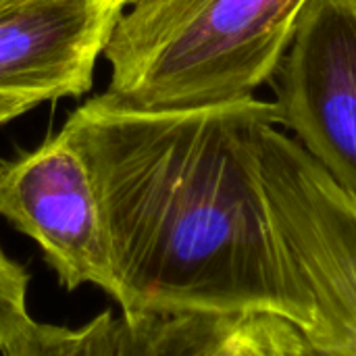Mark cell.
<instances>
[{
    "instance_id": "cell-1",
    "label": "cell",
    "mask_w": 356,
    "mask_h": 356,
    "mask_svg": "<svg viewBox=\"0 0 356 356\" xmlns=\"http://www.w3.org/2000/svg\"><path fill=\"white\" fill-rule=\"evenodd\" d=\"M280 125L257 96L192 108H138L100 94L63 131L94 177L121 313H269L307 327L261 184V134Z\"/></svg>"
},
{
    "instance_id": "cell-2",
    "label": "cell",
    "mask_w": 356,
    "mask_h": 356,
    "mask_svg": "<svg viewBox=\"0 0 356 356\" xmlns=\"http://www.w3.org/2000/svg\"><path fill=\"white\" fill-rule=\"evenodd\" d=\"M309 0H136L104 48L106 94L138 108L236 102L280 67Z\"/></svg>"
},
{
    "instance_id": "cell-3",
    "label": "cell",
    "mask_w": 356,
    "mask_h": 356,
    "mask_svg": "<svg viewBox=\"0 0 356 356\" xmlns=\"http://www.w3.org/2000/svg\"><path fill=\"white\" fill-rule=\"evenodd\" d=\"M261 184L286 263L313 317L307 356H356V198L280 125L261 134Z\"/></svg>"
},
{
    "instance_id": "cell-4",
    "label": "cell",
    "mask_w": 356,
    "mask_h": 356,
    "mask_svg": "<svg viewBox=\"0 0 356 356\" xmlns=\"http://www.w3.org/2000/svg\"><path fill=\"white\" fill-rule=\"evenodd\" d=\"M0 217L42 248L65 290L90 284L115 300L117 277L102 202L86 159L63 129L0 163Z\"/></svg>"
},
{
    "instance_id": "cell-5",
    "label": "cell",
    "mask_w": 356,
    "mask_h": 356,
    "mask_svg": "<svg viewBox=\"0 0 356 356\" xmlns=\"http://www.w3.org/2000/svg\"><path fill=\"white\" fill-rule=\"evenodd\" d=\"M269 83L280 127L356 198V0H309Z\"/></svg>"
},
{
    "instance_id": "cell-6",
    "label": "cell",
    "mask_w": 356,
    "mask_h": 356,
    "mask_svg": "<svg viewBox=\"0 0 356 356\" xmlns=\"http://www.w3.org/2000/svg\"><path fill=\"white\" fill-rule=\"evenodd\" d=\"M121 13L115 0H0V94H86Z\"/></svg>"
},
{
    "instance_id": "cell-7",
    "label": "cell",
    "mask_w": 356,
    "mask_h": 356,
    "mask_svg": "<svg viewBox=\"0 0 356 356\" xmlns=\"http://www.w3.org/2000/svg\"><path fill=\"white\" fill-rule=\"evenodd\" d=\"M242 317L202 311L121 313L115 356H232Z\"/></svg>"
},
{
    "instance_id": "cell-8",
    "label": "cell",
    "mask_w": 356,
    "mask_h": 356,
    "mask_svg": "<svg viewBox=\"0 0 356 356\" xmlns=\"http://www.w3.org/2000/svg\"><path fill=\"white\" fill-rule=\"evenodd\" d=\"M117 317L104 311L81 327L27 319L0 340V356H115Z\"/></svg>"
},
{
    "instance_id": "cell-9",
    "label": "cell",
    "mask_w": 356,
    "mask_h": 356,
    "mask_svg": "<svg viewBox=\"0 0 356 356\" xmlns=\"http://www.w3.org/2000/svg\"><path fill=\"white\" fill-rule=\"evenodd\" d=\"M232 356H307L300 330L269 313L244 315L234 336Z\"/></svg>"
},
{
    "instance_id": "cell-10",
    "label": "cell",
    "mask_w": 356,
    "mask_h": 356,
    "mask_svg": "<svg viewBox=\"0 0 356 356\" xmlns=\"http://www.w3.org/2000/svg\"><path fill=\"white\" fill-rule=\"evenodd\" d=\"M27 271L0 248V340L29 319Z\"/></svg>"
},
{
    "instance_id": "cell-11",
    "label": "cell",
    "mask_w": 356,
    "mask_h": 356,
    "mask_svg": "<svg viewBox=\"0 0 356 356\" xmlns=\"http://www.w3.org/2000/svg\"><path fill=\"white\" fill-rule=\"evenodd\" d=\"M40 100L38 96H27V94H0V125L23 115L25 111L38 106Z\"/></svg>"
},
{
    "instance_id": "cell-12",
    "label": "cell",
    "mask_w": 356,
    "mask_h": 356,
    "mask_svg": "<svg viewBox=\"0 0 356 356\" xmlns=\"http://www.w3.org/2000/svg\"><path fill=\"white\" fill-rule=\"evenodd\" d=\"M115 2H117V4H119V6H121L123 10H125V8H127L129 4H134L136 0H115Z\"/></svg>"
}]
</instances>
